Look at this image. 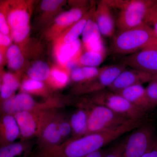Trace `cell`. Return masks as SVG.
I'll list each match as a JSON object with an SVG mask.
<instances>
[{"label":"cell","mask_w":157,"mask_h":157,"mask_svg":"<svg viewBox=\"0 0 157 157\" xmlns=\"http://www.w3.org/2000/svg\"><path fill=\"white\" fill-rule=\"evenodd\" d=\"M151 46H157V37L152 27L144 23L134 28L119 31L113 36L110 48L113 54L128 56Z\"/></svg>","instance_id":"cell-1"},{"label":"cell","mask_w":157,"mask_h":157,"mask_svg":"<svg viewBox=\"0 0 157 157\" xmlns=\"http://www.w3.org/2000/svg\"><path fill=\"white\" fill-rule=\"evenodd\" d=\"M112 9L120 10L116 26L119 31L137 27L145 23L150 11L157 5V0H106Z\"/></svg>","instance_id":"cell-2"},{"label":"cell","mask_w":157,"mask_h":157,"mask_svg":"<svg viewBox=\"0 0 157 157\" xmlns=\"http://www.w3.org/2000/svg\"><path fill=\"white\" fill-rule=\"evenodd\" d=\"M77 105V107H84L87 110V135L106 131L132 121L104 106L93 104L86 98L82 99Z\"/></svg>","instance_id":"cell-3"},{"label":"cell","mask_w":157,"mask_h":157,"mask_svg":"<svg viewBox=\"0 0 157 157\" xmlns=\"http://www.w3.org/2000/svg\"><path fill=\"white\" fill-rule=\"evenodd\" d=\"M86 99L93 104L104 106L131 120H143L147 113L108 89L92 94L90 98Z\"/></svg>","instance_id":"cell-4"},{"label":"cell","mask_w":157,"mask_h":157,"mask_svg":"<svg viewBox=\"0 0 157 157\" xmlns=\"http://www.w3.org/2000/svg\"><path fill=\"white\" fill-rule=\"evenodd\" d=\"M124 140L123 157H141L155 141L152 124L144 122Z\"/></svg>","instance_id":"cell-5"},{"label":"cell","mask_w":157,"mask_h":157,"mask_svg":"<svg viewBox=\"0 0 157 157\" xmlns=\"http://www.w3.org/2000/svg\"><path fill=\"white\" fill-rule=\"evenodd\" d=\"M58 110H32L14 114L20 131L21 140L37 138L45 124Z\"/></svg>","instance_id":"cell-6"},{"label":"cell","mask_w":157,"mask_h":157,"mask_svg":"<svg viewBox=\"0 0 157 157\" xmlns=\"http://www.w3.org/2000/svg\"><path fill=\"white\" fill-rule=\"evenodd\" d=\"M1 103V114L14 115L23 111L50 110L55 108V104L51 99L39 103L29 94L24 92L14 95Z\"/></svg>","instance_id":"cell-7"},{"label":"cell","mask_w":157,"mask_h":157,"mask_svg":"<svg viewBox=\"0 0 157 157\" xmlns=\"http://www.w3.org/2000/svg\"><path fill=\"white\" fill-rule=\"evenodd\" d=\"M127 67L121 62L117 64L103 67V70L95 78L86 83L78 85L76 92L80 95L94 94L107 89L118 75Z\"/></svg>","instance_id":"cell-8"},{"label":"cell","mask_w":157,"mask_h":157,"mask_svg":"<svg viewBox=\"0 0 157 157\" xmlns=\"http://www.w3.org/2000/svg\"><path fill=\"white\" fill-rule=\"evenodd\" d=\"M121 63L129 68L157 76V46H149L125 56Z\"/></svg>","instance_id":"cell-9"},{"label":"cell","mask_w":157,"mask_h":157,"mask_svg":"<svg viewBox=\"0 0 157 157\" xmlns=\"http://www.w3.org/2000/svg\"><path fill=\"white\" fill-rule=\"evenodd\" d=\"M125 69L118 75L108 89L116 92L127 87L142 85L157 78V76L137 70L129 68Z\"/></svg>","instance_id":"cell-10"},{"label":"cell","mask_w":157,"mask_h":157,"mask_svg":"<svg viewBox=\"0 0 157 157\" xmlns=\"http://www.w3.org/2000/svg\"><path fill=\"white\" fill-rule=\"evenodd\" d=\"M58 112L57 111L48 120L37 137L38 151L51 148L63 143L57 118Z\"/></svg>","instance_id":"cell-11"},{"label":"cell","mask_w":157,"mask_h":157,"mask_svg":"<svg viewBox=\"0 0 157 157\" xmlns=\"http://www.w3.org/2000/svg\"><path fill=\"white\" fill-rule=\"evenodd\" d=\"M112 9L106 1H102L99 2L94 13L96 23L100 33L107 38L113 37L116 26Z\"/></svg>","instance_id":"cell-12"},{"label":"cell","mask_w":157,"mask_h":157,"mask_svg":"<svg viewBox=\"0 0 157 157\" xmlns=\"http://www.w3.org/2000/svg\"><path fill=\"white\" fill-rule=\"evenodd\" d=\"M115 93L146 113L155 108L149 101L146 90L142 85L133 86Z\"/></svg>","instance_id":"cell-13"},{"label":"cell","mask_w":157,"mask_h":157,"mask_svg":"<svg viewBox=\"0 0 157 157\" xmlns=\"http://www.w3.org/2000/svg\"><path fill=\"white\" fill-rule=\"evenodd\" d=\"M20 131L14 115L1 114L0 120V145L4 146L20 138Z\"/></svg>","instance_id":"cell-14"},{"label":"cell","mask_w":157,"mask_h":157,"mask_svg":"<svg viewBox=\"0 0 157 157\" xmlns=\"http://www.w3.org/2000/svg\"><path fill=\"white\" fill-rule=\"evenodd\" d=\"M78 108L69 118L72 129V135L70 137L78 138L87 134L88 113L84 107H77Z\"/></svg>","instance_id":"cell-15"},{"label":"cell","mask_w":157,"mask_h":157,"mask_svg":"<svg viewBox=\"0 0 157 157\" xmlns=\"http://www.w3.org/2000/svg\"><path fill=\"white\" fill-rule=\"evenodd\" d=\"M33 144L31 140H21L18 142L7 144L0 147V157H17L32 152Z\"/></svg>","instance_id":"cell-16"},{"label":"cell","mask_w":157,"mask_h":157,"mask_svg":"<svg viewBox=\"0 0 157 157\" xmlns=\"http://www.w3.org/2000/svg\"><path fill=\"white\" fill-rule=\"evenodd\" d=\"M103 69L89 67H76L71 71V78L78 85L83 84L97 77Z\"/></svg>","instance_id":"cell-17"},{"label":"cell","mask_w":157,"mask_h":157,"mask_svg":"<svg viewBox=\"0 0 157 157\" xmlns=\"http://www.w3.org/2000/svg\"><path fill=\"white\" fill-rule=\"evenodd\" d=\"M17 78L10 73H6L2 76L0 88L1 103L13 97V94L20 86Z\"/></svg>","instance_id":"cell-18"},{"label":"cell","mask_w":157,"mask_h":157,"mask_svg":"<svg viewBox=\"0 0 157 157\" xmlns=\"http://www.w3.org/2000/svg\"><path fill=\"white\" fill-rule=\"evenodd\" d=\"M95 11L94 9H92L86 15H84L80 20L73 24L72 27L67 33L64 38L65 44L71 43L78 39L79 35L83 32L88 20L92 16Z\"/></svg>","instance_id":"cell-19"},{"label":"cell","mask_w":157,"mask_h":157,"mask_svg":"<svg viewBox=\"0 0 157 157\" xmlns=\"http://www.w3.org/2000/svg\"><path fill=\"white\" fill-rule=\"evenodd\" d=\"M85 11L84 8H76L63 12L56 17V23L61 26L74 24L84 16Z\"/></svg>","instance_id":"cell-20"},{"label":"cell","mask_w":157,"mask_h":157,"mask_svg":"<svg viewBox=\"0 0 157 157\" xmlns=\"http://www.w3.org/2000/svg\"><path fill=\"white\" fill-rule=\"evenodd\" d=\"M22 92L33 94L44 97H48L49 91L43 82L28 78L23 82L21 85Z\"/></svg>","instance_id":"cell-21"},{"label":"cell","mask_w":157,"mask_h":157,"mask_svg":"<svg viewBox=\"0 0 157 157\" xmlns=\"http://www.w3.org/2000/svg\"><path fill=\"white\" fill-rule=\"evenodd\" d=\"M50 73L48 65L41 61L34 63L27 71L29 78L41 82L47 80L49 78Z\"/></svg>","instance_id":"cell-22"},{"label":"cell","mask_w":157,"mask_h":157,"mask_svg":"<svg viewBox=\"0 0 157 157\" xmlns=\"http://www.w3.org/2000/svg\"><path fill=\"white\" fill-rule=\"evenodd\" d=\"M29 15L22 9H16L9 13L7 21L11 29H14L28 25Z\"/></svg>","instance_id":"cell-23"},{"label":"cell","mask_w":157,"mask_h":157,"mask_svg":"<svg viewBox=\"0 0 157 157\" xmlns=\"http://www.w3.org/2000/svg\"><path fill=\"white\" fill-rule=\"evenodd\" d=\"M105 52L89 51L83 54L79 59V63L84 67H94L101 64L105 58Z\"/></svg>","instance_id":"cell-24"},{"label":"cell","mask_w":157,"mask_h":157,"mask_svg":"<svg viewBox=\"0 0 157 157\" xmlns=\"http://www.w3.org/2000/svg\"><path fill=\"white\" fill-rule=\"evenodd\" d=\"M80 45V42L78 39L71 43L63 45L58 53L59 61L63 64L67 63L78 52Z\"/></svg>","instance_id":"cell-25"},{"label":"cell","mask_w":157,"mask_h":157,"mask_svg":"<svg viewBox=\"0 0 157 157\" xmlns=\"http://www.w3.org/2000/svg\"><path fill=\"white\" fill-rule=\"evenodd\" d=\"M57 122L59 132L62 137L63 142L70 138L72 135V129L68 118L63 114L58 112L57 114Z\"/></svg>","instance_id":"cell-26"},{"label":"cell","mask_w":157,"mask_h":157,"mask_svg":"<svg viewBox=\"0 0 157 157\" xmlns=\"http://www.w3.org/2000/svg\"><path fill=\"white\" fill-rule=\"evenodd\" d=\"M48 83L56 88H61L65 86L69 80L66 73L59 70H54L50 73Z\"/></svg>","instance_id":"cell-27"},{"label":"cell","mask_w":157,"mask_h":157,"mask_svg":"<svg viewBox=\"0 0 157 157\" xmlns=\"http://www.w3.org/2000/svg\"><path fill=\"white\" fill-rule=\"evenodd\" d=\"M97 26L98 25L96 23L94 14V17L92 18L90 17L88 20L82 33V41L86 45L87 44L90 39L92 36Z\"/></svg>","instance_id":"cell-28"},{"label":"cell","mask_w":157,"mask_h":157,"mask_svg":"<svg viewBox=\"0 0 157 157\" xmlns=\"http://www.w3.org/2000/svg\"><path fill=\"white\" fill-rule=\"evenodd\" d=\"M145 90L149 101L155 108L157 107V78L149 82Z\"/></svg>","instance_id":"cell-29"},{"label":"cell","mask_w":157,"mask_h":157,"mask_svg":"<svg viewBox=\"0 0 157 157\" xmlns=\"http://www.w3.org/2000/svg\"><path fill=\"white\" fill-rule=\"evenodd\" d=\"M30 32L29 25L21 27L14 29L12 30V38L14 42H21L25 39Z\"/></svg>","instance_id":"cell-30"},{"label":"cell","mask_w":157,"mask_h":157,"mask_svg":"<svg viewBox=\"0 0 157 157\" xmlns=\"http://www.w3.org/2000/svg\"><path fill=\"white\" fill-rule=\"evenodd\" d=\"M8 59L9 67L14 70H17L21 67L24 62V58L21 52Z\"/></svg>","instance_id":"cell-31"},{"label":"cell","mask_w":157,"mask_h":157,"mask_svg":"<svg viewBox=\"0 0 157 157\" xmlns=\"http://www.w3.org/2000/svg\"><path fill=\"white\" fill-rule=\"evenodd\" d=\"M124 141L107 150L104 157H123Z\"/></svg>","instance_id":"cell-32"},{"label":"cell","mask_w":157,"mask_h":157,"mask_svg":"<svg viewBox=\"0 0 157 157\" xmlns=\"http://www.w3.org/2000/svg\"><path fill=\"white\" fill-rule=\"evenodd\" d=\"M63 2L61 0H44L41 3V8L43 11H54Z\"/></svg>","instance_id":"cell-33"},{"label":"cell","mask_w":157,"mask_h":157,"mask_svg":"<svg viewBox=\"0 0 157 157\" xmlns=\"http://www.w3.org/2000/svg\"><path fill=\"white\" fill-rule=\"evenodd\" d=\"M8 21L2 13H0V31L1 33L7 35L9 33V28Z\"/></svg>","instance_id":"cell-34"},{"label":"cell","mask_w":157,"mask_h":157,"mask_svg":"<svg viewBox=\"0 0 157 157\" xmlns=\"http://www.w3.org/2000/svg\"><path fill=\"white\" fill-rule=\"evenodd\" d=\"M157 21V5L152 8L147 14L145 23L149 25L152 21Z\"/></svg>","instance_id":"cell-35"},{"label":"cell","mask_w":157,"mask_h":157,"mask_svg":"<svg viewBox=\"0 0 157 157\" xmlns=\"http://www.w3.org/2000/svg\"><path fill=\"white\" fill-rule=\"evenodd\" d=\"M141 157H157V140L152 146Z\"/></svg>","instance_id":"cell-36"},{"label":"cell","mask_w":157,"mask_h":157,"mask_svg":"<svg viewBox=\"0 0 157 157\" xmlns=\"http://www.w3.org/2000/svg\"><path fill=\"white\" fill-rule=\"evenodd\" d=\"M21 51L19 47L17 45H13L10 46L7 51V58L9 59L11 57L16 55L17 54L20 53Z\"/></svg>","instance_id":"cell-37"},{"label":"cell","mask_w":157,"mask_h":157,"mask_svg":"<svg viewBox=\"0 0 157 157\" xmlns=\"http://www.w3.org/2000/svg\"><path fill=\"white\" fill-rule=\"evenodd\" d=\"M11 40L7 35L0 33V44L1 46H7L11 44Z\"/></svg>","instance_id":"cell-38"},{"label":"cell","mask_w":157,"mask_h":157,"mask_svg":"<svg viewBox=\"0 0 157 157\" xmlns=\"http://www.w3.org/2000/svg\"><path fill=\"white\" fill-rule=\"evenodd\" d=\"M106 151L107 150H104L101 149L82 157H104L106 154Z\"/></svg>","instance_id":"cell-39"},{"label":"cell","mask_w":157,"mask_h":157,"mask_svg":"<svg viewBox=\"0 0 157 157\" xmlns=\"http://www.w3.org/2000/svg\"><path fill=\"white\" fill-rule=\"evenodd\" d=\"M149 25L152 26V28L153 29L155 33V34L156 36L157 37V21H152V22Z\"/></svg>","instance_id":"cell-40"},{"label":"cell","mask_w":157,"mask_h":157,"mask_svg":"<svg viewBox=\"0 0 157 157\" xmlns=\"http://www.w3.org/2000/svg\"><path fill=\"white\" fill-rule=\"evenodd\" d=\"M33 153L32 152L31 153L29 154L25 155L24 156H23L22 157H32V155H33Z\"/></svg>","instance_id":"cell-41"},{"label":"cell","mask_w":157,"mask_h":157,"mask_svg":"<svg viewBox=\"0 0 157 157\" xmlns=\"http://www.w3.org/2000/svg\"><path fill=\"white\" fill-rule=\"evenodd\" d=\"M32 157H36V153H33Z\"/></svg>","instance_id":"cell-42"}]
</instances>
